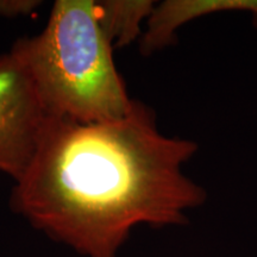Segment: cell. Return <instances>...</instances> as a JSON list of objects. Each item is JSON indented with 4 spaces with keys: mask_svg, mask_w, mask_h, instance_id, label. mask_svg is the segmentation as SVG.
Returning <instances> with one entry per match:
<instances>
[{
    "mask_svg": "<svg viewBox=\"0 0 257 257\" xmlns=\"http://www.w3.org/2000/svg\"><path fill=\"white\" fill-rule=\"evenodd\" d=\"M191 140L157 128L134 100L125 117L102 123L50 118L11 204L35 227L86 257H117L136 225H182L206 192L182 173Z\"/></svg>",
    "mask_w": 257,
    "mask_h": 257,
    "instance_id": "obj_1",
    "label": "cell"
},
{
    "mask_svg": "<svg viewBox=\"0 0 257 257\" xmlns=\"http://www.w3.org/2000/svg\"><path fill=\"white\" fill-rule=\"evenodd\" d=\"M14 46L50 118L102 123L120 119L133 107L95 2L57 0L43 31Z\"/></svg>",
    "mask_w": 257,
    "mask_h": 257,
    "instance_id": "obj_2",
    "label": "cell"
},
{
    "mask_svg": "<svg viewBox=\"0 0 257 257\" xmlns=\"http://www.w3.org/2000/svg\"><path fill=\"white\" fill-rule=\"evenodd\" d=\"M50 117L15 46L0 56V172L18 181L36 155Z\"/></svg>",
    "mask_w": 257,
    "mask_h": 257,
    "instance_id": "obj_3",
    "label": "cell"
},
{
    "mask_svg": "<svg viewBox=\"0 0 257 257\" xmlns=\"http://www.w3.org/2000/svg\"><path fill=\"white\" fill-rule=\"evenodd\" d=\"M223 11L250 12L257 28V0H167L155 5L148 18L141 53L148 55L170 46L176 30L187 22Z\"/></svg>",
    "mask_w": 257,
    "mask_h": 257,
    "instance_id": "obj_4",
    "label": "cell"
},
{
    "mask_svg": "<svg viewBox=\"0 0 257 257\" xmlns=\"http://www.w3.org/2000/svg\"><path fill=\"white\" fill-rule=\"evenodd\" d=\"M96 15L112 47L123 48L142 36V22L152 15L155 2L150 0H105L95 2Z\"/></svg>",
    "mask_w": 257,
    "mask_h": 257,
    "instance_id": "obj_5",
    "label": "cell"
},
{
    "mask_svg": "<svg viewBox=\"0 0 257 257\" xmlns=\"http://www.w3.org/2000/svg\"><path fill=\"white\" fill-rule=\"evenodd\" d=\"M40 5L38 0H0V16L6 18L28 16Z\"/></svg>",
    "mask_w": 257,
    "mask_h": 257,
    "instance_id": "obj_6",
    "label": "cell"
}]
</instances>
